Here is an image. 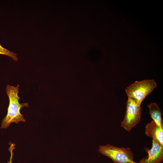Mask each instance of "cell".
<instances>
[{"label": "cell", "instance_id": "9c48e42d", "mask_svg": "<svg viewBox=\"0 0 163 163\" xmlns=\"http://www.w3.org/2000/svg\"><path fill=\"white\" fill-rule=\"evenodd\" d=\"M10 147L8 148V150L10 152V157L9 158V160L8 161L7 163H12V158L13 155V151L15 149V144L13 143H10Z\"/></svg>", "mask_w": 163, "mask_h": 163}, {"label": "cell", "instance_id": "6da1fadb", "mask_svg": "<svg viewBox=\"0 0 163 163\" xmlns=\"http://www.w3.org/2000/svg\"><path fill=\"white\" fill-rule=\"evenodd\" d=\"M19 86L18 85L15 87L7 84L6 88V92L9 100V105L7 113L2 121L1 128H7L13 122L18 124L20 122L26 121L20 110L24 107H29L28 103L21 104L19 102L20 98L18 95Z\"/></svg>", "mask_w": 163, "mask_h": 163}, {"label": "cell", "instance_id": "7a4b0ae2", "mask_svg": "<svg viewBox=\"0 0 163 163\" xmlns=\"http://www.w3.org/2000/svg\"><path fill=\"white\" fill-rule=\"evenodd\" d=\"M157 86V84L153 79H145L136 81L127 87L125 91L128 98L141 105L143 100Z\"/></svg>", "mask_w": 163, "mask_h": 163}, {"label": "cell", "instance_id": "277c9868", "mask_svg": "<svg viewBox=\"0 0 163 163\" xmlns=\"http://www.w3.org/2000/svg\"><path fill=\"white\" fill-rule=\"evenodd\" d=\"M142 108L133 99L128 98L126 103V111L120 126L129 132L139 122L141 117Z\"/></svg>", "mask_w": 163, "mask_h": 163}, {"label": "cell", "instance_id": "3957f363", "mask_svg": "<svg viewBox=\"0 0 163 163\" xmlns=\"http://www.w3.org/2000/svg\"><path fill=\"white\" fill-rule=\"evenodd\" d=\"M98 151L110 158L114 163H139L134 161V155L129 148L119 147L107 144L99 146Z\"/></svg>", "mask_w": 163, "mask_h": 163}, {"label": "cell", "instance_id": "5b68a950", "mask_svg": "<svg viewBox=\"0 0 163 163\" xmlns=\"http://www.w3.org/2000/svg\"><path fill=\"white\" fill-rule=\"evenodd\" d=\"M148 155L141 159L139 163H161L163 161V146L152 140L151 148L148 151Z\"/></svg>", "mask_w": 163, "mask_h": 163}, {"label": "cell", "instance_id": "8992f818", "mask_svg": "<svg viewBox=\"0 0 163 163\" xmlns=\"http://www.w3.org/2000/svg\"><path fill=\"white\" fill-rule=\"evenodd\" d=\"M145 134L163 146V129H161L153 120L146 124Z\"/></svg>", "mask_w": 163, "mask_h": 163}, {"label": "cell", "instance_id": "52a82bcc", "mask_svg": "<svg viewBox=\"0 0 163 163\" xmlns=\"http://www.w3.org/2000/svg\"><path fill=\"white\" fill-rule=\"evenodd\" d=\"M149 113L151 118L161 129H163L162 113L159 107L155 103H152L148 105Z\"/></svg>", "mask_w": 163, "mask_h": 163}, {"label": "cell", "instance_id": "ba28073f", "mask_svg": "<svg viewBox=\"0 0 163 163\" xmlns=\"http://www.w3.org/2000/svg\"><path fill=\"white\" fill-rule=\"evenodd\" d=\"M0 55H6L11 57L15 61H18V59L17 54L3 47L0 44Z\"/></svg>", "mask_w": 163, "mask_h": 163}]
</instances>
